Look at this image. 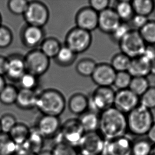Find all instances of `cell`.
Returning a JSON list of instances; mask_svg holds the SVG:
<instances>
[{"label":"cell","mask_w":155,"mask_h":155,"mask_svg":"<svg viewBox=\"0 0 155 155\" xmlns=\"http://www.w3.org/2000/svg\"><path fill=\"white\" fill-rule=\"evenodd\" d=\"M110 1L109 0H91L89 6L98 13L110 8Z\"/></svg>","instance_id":"f6af8a7d"},{"label":"cell","mask_w":155,"mask_h":155,"mask_svg":"<svg viewBox=\"0 0 155 155\" xmlns=\"http://www.w3.org/2000/svg\"><path fill=\"white\" fill-rule=\"evenodd\" d=\"M66 106L65 97L59 91L49 88L38 93L36 108L41 114L59 117Z\"/></svg>","instance_id":"7a4b0ae2"},{"label":"cell","mask_w":155,"mask_h":155,"mask_svg":"<svg viewBox=\"0 0 155 155\" xmlns=\"http://www.w3.org/2000/svg\"><path fill=\"white\" fill-rule=\"evenodd\" d=\"M29 2L25 0H11L8 3V10L13 15H23Z\"/></svg>","instance_id":"ab89813d"},{"label":"cell","mask_w":155,"mask_h":155,"mask_svg":"<svg viewBox=\"0 0 155 155\" xmlns=\"http://www.w3.org/2000/svg\"><path fill=\"white\" fill-rule=\"evenodd\" d=\"M98 132L106 141L126 135L127 115L114 107L107 109L100 114Z\"/></svg>","instance_id":"6da1fadb"},{"label":"cell","mask_w":155,"mask_h":155,"mask_svg":"<svg viewBox=\"0 0 155 155\" xmlns=\"http://www.w3.org/2000/svg\"><path fill=\"white\" fill-rule=\"evenodd\" d=\"M146 45H155V20H149L139 30Z\"/></svg>","instance_id":"d590c367"},{"label":"cell","mask_w":155,"mask_h":155,"mask_svg":"<svg viewBox=\"0 0 155 155\" xmlns=\"http://www.w3.org/2000/svg\"><path fill=\"white\" fill-rule=\"evenodd\" d=\"M68 107L71 113L80 117L88 111V98L82 93H75L69 98Z\"/></svg>","instance_id":"44dd1931"},{"label":"cell","mask_w":155,"mask_h":155,"mask_svg":"<svg viewBox=\"0 0 155 155\" xmlns=\"http://www.w3.org/2000/svg\"><path fill=\"white\" fill-rule=\"evenodd\" d=\"M18 146L11 138L9 134H0V155H15Z\"/></svg>","instance_id":"f546056e"},{"label":"cell","mask_w":155,"mask_h":155,"mask_svg":"<svg viewBox=\"0 0 155 155\" xmlns=\"http://www.w3.org/2000/svg\"><path fill=\"white\" fill-rule=\"evenodd\" d=\"M2 25V17L1 15L0 14V26Z\"/></svg>","instance_id":"11a10c76"},{"label":"cell","mask_w":155,"mask_h":155,"mask_svg":"<svg viewBox=\"0 0 155 155\" xmlns=\"http://www.w3.org/2000/svg\"></svg>","instance_id":"6f0895ef"},{"label":"cell","mask_w":155,"mask_h":155,"mask_svg":"<svg viewBox=\"0 0 155 155\" xmlns=\"http://www.w3.org/2000/svg\"><path fill=\"white\" fill-rule=\"evenodd\" d=\"M98 20L99 13L89 6L81 8L76 15V27L90 32L98 28Z\"/></svg>","instance_id":"5bb4252c"},{"label":"cell","mask_w":155,"mask_h":155,"mask_svg":"<svg viewBox=\"0 0 155 155\" xmlns=\"http://www.w3.org/2000/svg\"><path fill=\"white\" fill-rule=\"evenodd\" d=\"M7 58L5 57L0 55V75H5L6 71Z\"/></svg>","instance_id":"c3c4849f"},{"label":"cell","mask_w":155,"mask_h":155,"mask_svg":"<svg viewBox=\"0 0 155 155\" xmlns=\"http://www.w3.org/2000/svg\"><path fill=\"white\" fill-rule=\"evenodd\" d=\"M119 45L121 52L131 59L142 56L147 46L139 31L132 29L120 41Z\"/></svg>","instance_id":"ba28073f"},{"label":"cell","mask_w":155,"mask_h":155,"mask_svg":"<svg viewBox=\"0 0 155 155\" xmlns=\"http://www.w3.org/2000/svg\"><path fill=\"white\" fill-rule=\"evenodd\" d=\"M26 71L37 77L43 75L48 71L51 59L39 49H34L24 57Z\"/></svg>","instance_id":"9c48e42d"},{"label":"cell","mask_w":155,"mask_h":155,"mask_svg":"<svg viewBox=\"0 0 155 155\" xmlns=\"http://www.w3.org/2000/svg\"><path fill=\"white\" fill-rule=\"evenodd\" d=\"M106 140L98 131L85 133L78 146L80 155H103Z\"/></svg>","instance_id":"30bf717a"},{"label":"cell","mask_w":155,"mask_h":155,"mask_svg":"<svg viewBox=\"0 0 155 155\" xmlns=\"http://www.w3.org/2000/svg\"><path fill=\"white\" fill-rule=\"evenodd\" d=\"M132 143L126 134L106 141L103 155H132Z\"/></svg>","instance_id":"4fadbf2b"},{"label":"cell","mask_w":155,"mask_h":155,"mask_svg":"<svg viewBox=\"0 0 155 155\" xmlns=\"http://www.w3.org/2000/svg\"><path fill=\"white\" fill-rule=\"evenodd\" d=\"M140 105L151 111L155 109V87H150L140 97Z\"/></svg>","instance_id":"f35d334b"},{"label":"cell","mask_w":155,"mask_h":155,"mask_svg":"<svg viewBox=\"0 0 155 155\" xmlns=\"http://www.w3.org/2000/svg\"><path fill=\"white\" fill-rule=\"evenodd\" d=\"M85 133L98 131L100 114L92 111H87L78 118Z\"/></svg>","instance_id":"603a6c76"},{"label":"cell","mask_w":155,"mask_h":155,"mask_svg":"<svg viewBox=\"0 0 155 155\" xmlns=\"http://www.w3.org/2000/svg\"><path fill=\"white\" fill-rule=\"evenodd\" d=\"M97 66V63L93 59L85 58L81 59L78 62L76 65L75 69L80 75L85 78H91Z\"/></svg>","instance_id":"f1b7e54d"},{"label":"cell","mask_w":155,"mask_h":155,"mask_svg":"<svg viewBox=\"0 0 155 155\" xmlns=\"http://www.w3.org/2000/svg\"><path fill=\"white\" fill-rule=\"evenodd\" d=\"M128 22H121L117 28L111 34V39L114 42L119 43L120 41L131 30Z\"/></svg>","instance_id":"60d3db41"},{"label":"cell","mask_w":155,"mask_h":155,"mask_svg":"<svg viewBox=\"0 0 155 155\" xmlns=\"http://www.w3.org/2000/svg\"><path fill=\"white\" fill-rule=\"evenodd\" d=\"M113 8L122 22H128L134 15L131 1H118Z\"/></svg>","instance_id":"d4e9b609"},{"label":"cell","mask_w":155,"mask_h":155,"mask_svg":"<svg viewBox=\"0 0 155 155\" xmlns=\"http://www.w3.org/2000/svg\"><path fill=\"white\" fill-rule=\"evenodd\" d=\"M31 128L23 123H17L10 132L9 136L18 146L25 143L29 137Z\"/></svg>","instance_id":"cb8c5ba5"},{"label":"cell","mask_w":155,"mask_h":155,"mask_svg":"<svg viewBox=\"0 0 155 155\" xmlns=\"http://www.w3.org/2000/svg\"><path fill=\"white\" fill-rule=\"evenodd\" d=\"M150 74L155 76V60L151 61L150 64Z\"/></svg>","instance_id":"816d5d0a"},{"label":"cell","mask_w":155,"mask_h":155,"mask_svg":"<svg viewBox=\"0 0 155 155\" xmlns=\"http://www.w3.org/2000/svg\"><path fill=\"white\" fill-rule=\"evenodd\" d=\"M116 74L117 72L110 64L101 63L97 64L91 78L98 87H111L114 83Z\"/></svg>","instance_id":"9a60e30c"},{"label":"cell","mask_w":155,"mask_h":155,"mask_svg":"<svg viewBox=\"0 0 155 155\" xmlns=\"http://www.w3.org/2000/svg\"><path fill=\"white\" fill-rule=\"evenodd\" d=\"M142 56L150 63L155 60V45H147Z\"/></svg>","instance_id":"bcb514c9"},{"label":"cell","mask_w":155,"mask_h":155,"mask_svg":"<svg viewBox=\"0 0 155 155\" xmlns=\"http://www.w3.org/2000/svg\"><path fill=\"white\" fill-rule=\"evenodd\" d=\"M154 122L151 110L141 105L127 114L128 131L135 136H146Z\"/></svg>","instance_id":"3957f363"},{"label":"cell","mask_w":155,"mask_h":155,"mask_svg":"<svg viewBox=\"0 0 155 155\" xmlns=\"http://www.w3.org/2000/svg\"><path fill=\"white\" fill-rule=\"evenodd\" d=\"M51 150L52 155H80L77 147L61 141H56Z\"/></svg>","instance_id":"e575fe53"},{"label":"cell","mask_w":155,"mask_h":155,"mask_svg":"<svg viewBox=\"0 0 155 155\" xmlns=\"http://www.w3.org/2000/svg\"><path fill=\"white\" fill-rule=\"evenodd\" d=\"M45 31L43 28L27 25L21 32V39L25 46L34 49L40 46L44 41Z\"/></svg>","instance_id":"2e32d148"},{"label":"cell","mask_w":155,"mask_h":155,"mask_svg":"<svg viewBox=\"0 0 155 155\" xmlns=\"http://www.w3.org/2000/svg\"><path fill=\"white\" fill-rule=\"evenodd\" d=\"M27 72L24 57L14 54L7 58L6 71L5 75L13 82L19 81Z\"/></svg>","instance_id":"e0dca14e"},{"label":"cell","mask_w":155,"mask_h":155,"mask_svg":"<svg viewBox=\"0 0 155 155\" xmlns=\"http://www.w3.org/2000/svg\"><path fill=\"white\" fill-rule=\"evenodd\" d=\"M131 61V59L129 57L121 52L112 57L110 65L117 73L128 71Z\"/></svg>","instance_id":"1f68e13d"},{"label":"cell","mask_w":155,"mask_h":155,"mask_svg":"<svg viewBox=\"0 0 155 155\" xmlns=\"http://www.w3.org/2000/svg\"><path fill=\"white\" fill-rule=\"evenodd\" d=\"M151 155H155V145L153 146V148L151 152Z\"/></svg>","instance_id":"db71d44e"},{"label":"cell","mask_w":155,"mask_h":155,"mask_svg":"<svg viewBox=\"0 0 155 155\" xmlns=\"http://www.w3.org/2000/svg\"><path fill=\"white\" fill-rule=\"evenodd\" d=\"M17 123V119L14 115L10 113L4 114L0 118L2 132L8 134Z\"/></svg>","instance_id":"b9f144b4"},{"label":"cell","mask_w":155,"mask_h":155,"mask_svg":"<svg viewBox=\"0 0 155 155\" xmlns=\"http://www.w3.org/2000/svg\"><path fill=\"white\" fill-rule=\"evenodd\" d=\"M146 138L153 145H155V121L146 134Z\"/></svg>","instance_id":"7dc6e473"},{"label":"cell","mask_w":155,"mask_h":155,"mask_svg":"<svg viewBox=\"0 0 155 155\" xmlns=\"http://www.w3.org/2000/svg\"><path fill=\"white\" fill-rule=\"evenodd\" d=\"M15 155H37V154L29 151L27 149H24L23 148L18 147L17 153Z\"/></svg>","instance_id":"681fc988"},{"label":"cell","mask_w":155,"mask_h":155,"mask_svg":"<svg viewBox=\"0 0 155 155\" xmlns=\"http://www.w3.org/2000/svg\"><path fill=\"white\" fill-rule=\"evenodd\" d=\"M12 32L8 27L0 26V49H5L10 46L13 41Z\"/></svg>","instance_id":"7bdbcfd3"},{"label":"cell","mask_w":155,"mask_h":155,"mask_svg":"<svg viewBox=\"0 0 155 155\" xmlns=\"http://www.w3.org/2000/svg\"><path fill=\"white\" fill-rule=\"evenodd\" d=\"M92 40L91 32L76 27L70 30L66 35L65 45L76 54H79L90 48Z\"/></svg>","instance_id":"8992f818"},{"label":"cell","mask_w":155,"mask_h":155,"mask_svg":"<svg viewBox=\"0 0 155 155\" xmlns=\"http://www.w3.org/2000/svg\"><path fill=\"white\" fill-rule=\"evenodd\" d=\"M61 122L58 117L41 114L34 127L45 139L56 138L61 129Z\"/></svg>","instance_id":"8fae6325"},{"label":"cell","mask_w":155,"mask_h":155,"mask_svg":"<svg viewBox=\"0 0 155 155\" xmlns=\"http://www.w3.org/2000/svg\"><path fill=\"white\" fill-rule=\"evenodd\" d=\"M40 46V51L51 59L55 58L62 46L56 38L49 37L45 39Z\"/></svg>","instance_id":"484cf974"},{"label":"cell","mask_w":155,"mask_h":155,"mask_svg":"<svg viewBox=\"0 0 155 155\" xmlns=\"http://www.w3.org/2000/svg\"><path fill=\"white\" fill-rule=\"evenodd\" d=\"M6 85V82L4 77L3 76L0 75V93Z\"/></svg>","instance_id":"f907efd6"},{"label":"cell","mask_w":155,"mask_h":155,"mask_svg":"<svg viewBox=\"0 0 155 155\" xmlns=\"http://www.w3.org/2000/svg\"><path fill=\"white\" fill-rule=\"evenodd\" d=\"M38 93L36 91L19 90L15 104L20 109L29 110L36 108Z\"/></svg>","instance_id":"ffe728a7"},{"label":"cell","mask_w":155,"mask_h":155,"mask_svg":"<svg viewBox=\"0 0 155 155\" xmlns=\"http://www.w3.org/2000/svg\"><path fill=\"white\" fill-rule=\"evenodd\" d=\"M85 132L78 118H69L61 124L57 141L78 147Z\"/></svg>","instance_id":"5b68a950"},{"label":"cell","mask_w":155,"mask_h":155,"mask_svg":"<svg viewBox=\"0 0 155 155\" xmlns=\"http://www.w3.org/2000/svg\"><path fill=\"white\" fill-rule=\"evenodd\" d=\"M150 64L143 56L131 59L128 71L132 78H147L150 74Z\"/></svg>","instance_id":"d6986e66"},{"label":"cell","mask_w":155,"mask_h":155,"mask_svg":"<svg viewBox=\"0 0 155 155\" xmlns=\"http://www.w3.org/2000/svg\"><path fill=\"white\" fill-rule=\"evenodd\" d=\"M148 21V17L134 14V15L128 23H129L131 29L139 31L147 23Z\"/></svg>","instance_id":"ee69618b"},{"label":"cell","mask_w":155,"mask_h":155,"mask_svg":"<svg viewBox=\"0 0 155 155\" xmlns=\"http://www.w3.org/2000/svg\"><path fill=\"white\" fill-rule=\"evenodd\" d=\"M38 78L34 74L27 71L20 78L18 82L22 89L36 91L39 85Z\"/></svg>","instance_id":"8d00e7d4"},{"label":"cell","mask_w":155,"mask_h":155,"mask_svg":"<svg viewBox=\"0 0 155 155\" xmlns=\"http://www.w3.org/2000/svg\"><path fill=\"white\" fill-rule=\"evenodd\" d=\"M153 146L147 138L133 140L132 155H151Z\"/></svg>","instance_id":"4dcf8cb0"},{"label":"cell","mask_w":155,"mask_h":155,"mask_svg":"<svg viewBox=\"0 0 155 155\" xmlns=\"http://www.w3.org/2000/svg\"><path fill=\"white\" fill-rule=\"evenodd\" d=\"M115 91L111 87H98L88 98V111L100 114L113 107Z\"/></svg>","instance_id":"277c9868"},{"label":"cell","mask_w":155,"mask_h":155,"mask_svg":"<svg viewBox=\"0 0 155 155\" xmlns=\"http://www.w3.org/2000/svg\"><path fill=\"white\" fill-rule=\"evenodd\" d=\"M77 56L78 54L65 45L61 47L54 59L57 64L61 67H68L75 62Z\"/></svg>","instance_id":"4316f807"},{"label":"cell","mask_w":155,"mask_h":155,"mask_svg":"<svg viewBox=\"0 0 155 155\" xmlns=\"http://www.w3.org/2000/svg\"><path fill=\"white\" fill-rule=\"evenodd\" d=\"M2 132V130H1V124H0V134Z\"/></svg>","instance_id":"9f6ffc18"},{"label":"cell","mask_w":155,"mask_h":155,"mask_svg":"<svg viewBox=\"0 0 155 155\" xmlns=\"http://www.w3.org/2000/svg\"><path fill=\"white\" fill-rule=\"evenodd\" d=\"M149 80L147 78H132L129 89L139 97L145 93L150 87Z\"/></svg>","instance_id":"836d02e7"},{"label":"cell","mask_w":155,"mask_h":155,"mask_svg":"<svg viewBox=\"0 0 155 155\" xmlns=\"http://www.w3.org/2000/svg\"><path fill=\"white\" fill-rule=\"evenodd\" d=\"M23 16L27 25L43 28L48 22L50 12L45 3L34 1L29 2Z\"/></svg>","instance_id":"52a82bcc"},{"label":"cell","mask_w":155,"mask_h":155,"mask_svg":"<svg viewBox=\"0 0 155 155\" xmlns=\"http://www.w3.org/2000/svg\"><path fill=\"white\" fill-rule=\"evenodd\" d=\"M140 105V97L129 88L117 91L115 93L113 107L125 114Z\"/></svg>","instance_id":"7c38bea8"},{"label":"cell","mask_w":155,"mask_h":155,"mask_svg":"<svg viewBox=\"0 0 155 155\" xmlns=\"http://www.w3.org/2000/svg\"><path fill=\"white\" fill-rule=\"evenodd\" d=\"M45 139L35 129V128L33 127L31 128L29 137L25 143L18 147L23 148L34 153L38 154L43 150Z\"/></svg>","instance_id":"7402d4cb"},{"label":"cell","mask_w":155,"mask_h":155,"mask_svg":"<svg viewBox=\"0 0 155 155\" xmlns=\"http://www.w3.org/2000/svg\"><path fill=\"white\" fill-rule=\"evenodd\" d=\"M121 22L113 8H109L99 13L98 28L105 34L110 35Z\"/></svg>","instance_id":"ac0fdd59"},{"label":"cell","mask_w":155,"mask_h":155,"mask_svg":"<svg viewBox=\"0 0 155 155\" xmlns=\"http://www.w3.org/2000/svg\"><path fill=\"white\" fill-rule=\"evenodd\" d=\"M135 15L148 17L155 10V1L153 0H135L131 1Z\"/></svg>","instance_id":"83f0119b"},{"label":"cell","mask_w":155,"mask_h":155,"mask_svg":"<svg viewBox=\"0 0 155 155\" xmlns=\"http://www.w3.org/2000/svg\"><path fill=\"white\" fill-rule=\"evenodd\" d=\"M19 90L11 84H6L0 93V102L4 105H10L17 101Z\"/></svg>","instance_id":"d6a6232c"},{"label":"cell","mask_w":155,"mask_h":155,"mask_svg":"<svg viewBox=\"0 0 155 155\" xmlns=\"http://www.w3.org/2000/svg\"><path fill=\"white\" fill-rule=\"evenodd\" d=\"M37 155H52L51 150H42L40 153L37 154Z\"/></svg>","instance_id":"f5cc1de1"},{"label":"cell","mask_w":155,"mask_h":155,"mask_svg":"<svg viewBox=\"0 0 155 155\" xmlns=\"http://www.w3.org/2000/svg\"><path fill=\"white\" fill-rule=\"evenodd\" d=\"M132 77L128 71L117 72L113 85L117 91L128 89L130 86Z\"/></svg>","instance_id":"74e56055"}]
</instances>
